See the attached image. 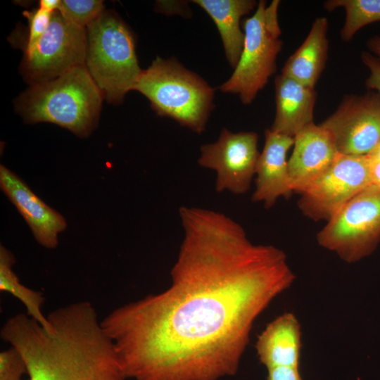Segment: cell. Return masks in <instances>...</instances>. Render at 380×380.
<instances>
[{"label": "cell", "instance_id": "cb8c5ba5", "mask_svg": "<svg viewBox=\"0 0 380 380\" xmlns=\"http://www.w3.org/2000/svg\"><path fill=\"white\" fill-rule=\"evenodd\" d=\"M360 57L369 70V76L365 81L367 89L380 94V58L369 51H363Z\"/></svg>", "mask_w": 380, "mask_h": 380}, {"label": "cell", "instance_id": "7a4b0ae2", "mask_svg": "<svg viewBox=\"0 0 380 380\" xmlns=\"http://www.w3.org/2000/svg\"><path fill=\"white\" fill-rule=\"evenodd\" d=\"M45 329L27 314L8 318L1 338L23 355L29 380H127L92 303L55 309Z\"/></svg>", "mask_w": 380, "mask_h": 380}, {"label": "cell", "instance_id": "4fadbf2b", "mask_svg": "<svg viewBox=\"0 0 380 380\" xmlns=\"http://www.w3.org/2000/svg\"><path fill=\"white\" fill-rule=\"evenodd\" d=\"M0 186L30 226L37 241L47 248L58 245V234L66 228L64 217L42 201L14 172L0 166Z\"/></svg>", "mask_w": 380, "mask_h": 380}, {"label": "cell", "instance_id": "83f0119b", "mask_svg": "<svg viewBox=\"0 0 380 380\" xmlns=\"http://www.w3.org/2000/svg\"><path fill=\"white\" fill-rule=\"evenodd\" d=\"M366 45L369 52L380 58V35L370 37Z\"/></svg>", "mask_w": 380, "mask_h": 380}, {"label": "cell", "instance_id": "7402d4cb", "mask_svg": "<svg viewBox=\"0 0 380 380\" xmlns=\"http://www.w3.org/2000/svg\"><path fill=\"white\" fill-rule=\"evenodd\" d=\"M53 13L39 8L31 11H25L23 13L28 20V33L24 48V56L32 52L38 40L46 31L50 25Z\"/></svg>", "mask_w": 380, "mask_h": 380}, {"label": "cell", "instance_id": "6da1fadb", "mask_svg": "<svg viewBox=\"0 0 380 380\" xmlns=\"http://www.w3.org/2000/svg\"><path fill=\"white\" fill-rule=\"evenodd\" d=\"M179 215L184 237L170 286L101 320L129 379L234 375L254 322L296 278L284 251L252 243L227 215L186 206Z\"/></svg>", "mask_w": 380, "mask_h": 380}, {"label": "cell", "instance_id": "52a82bcc", "mask_svg": "<svg viewBox=\"0 0 380 380\" xmlns=\"http://www.w3.org/2000/svg\"><path fill=\"white\" fill-rule=\"evenodd\" d=\"M318 243L348 263L370 255L380 241V187L369 185L319 232Z\"/></svg>", "mask_w": 380, "mask_h": 380}, {"label": "cell", "instance_id": "d6986e66", "mask_svg": "<svg viewBox=\"0 0 380 380\" xmlns=\"http://www.w3.org/2000/svg\"><path fill=\"white\" fill-rule=\"evenodd\" d=\"M15 262L13 254L2 245L0 247V290L18 298L25 307L27 314L45 329L50 322L42 312L44 297L39 292L21 284L12 267Z\"/></svg>", "mask_w": 380, "mask_h": 380}, {"label": "cell", "instance_id": "8992f818", "mask_svg": "<svg viewBox=\"0 0 380 380\" xmlns=\"http://www.w3.org/2000/svg\"><path fill=\"white\" fill-rule=\"evenodd\" d=\"M279 0L269 5L259 1L253 15L243 22L244 42L234 70L220 89L223 93L239 95L248 105L276 72L277 58L283 42L278 20Z\"/></svg>", "mask_w": 380, "mask_h": 380}, {"label": "cell", "instance_id": "7c38bea8", "mask_svg": "<svg viewBox=\"0 0 380 380\" xmlns=\"http://www.w3.org/2000/svg\"><path fill=\"white\" fill-rule=\"evenodd\" d=\"M288 160L291 190L301 194L332 164L338 154L329 133L320 125L310 124L294 137Z\"/></svg>", "mask_w": 380, "mask_h": 380}, {"label": "cell", "instance_id": "44dd1931", "mask_svg": "<svg viewBox=\"0 0 380 380\" xmlns=\"http://www.w3.org/2000/svg\"><path fill=\"white\" fill-rule=\"evenodd\" d=\"M58 11L68 20L86 28L105 8L100 0H63Z\"/></svg>", "mask_w": 380, "mask_h": 380}, {"label": "cell", "instance_id": "9c48e42d", "mask_svg": "<svg viewBox=\"0 0 380 380\" xmlns=\"http://www.w3.org/2000/svg\"><path fill=\"white\" fill-rule=\"evenodd\" d=\"M369 185L368 157L338 153L329 167L300 194L298 205L307 217L327 222Z\"/></svg>", "mask_w": 380, "mask_h": 380}, {"label": "cell", "instance_id": "3957f363", "mask_svg": "<svg viewBox=\"0 0 380 380\" xmlns=\"http://www.w3.org/2000/svg\"><path fill=\"white\" fill-rule=\"evenodd\" d=\"M104 99L85 66L30 85L15 101V108L28 123L51 122L80 137L96 126Z\"/></svg>", "mask_w": 380, "mask_h": 380}, {"label": "cell", "instance_id": "8fae6325", "mask_svg": "<svg viewBox=\"0 0 380 380\" xmlns=\"http://www.w3.org/2000/svg\"><path fill=\"white\" fill-rule=\"evenodd\" d=\"M320 125L329 133L339 153L369 155L380 141V94L369 90L346 96Z\"/></svg>", "mask_w": 380, "mask_h": 380}, {"label": "cell", "instance_id": "484cf974", "mask_svg": "<svg viewBox=\"0 0 380 380\" xmlns=\"http://www.w3.org/2000/svg\"><path fill=\"white\" fill-rule=\"evenodd\" d=\"M368 159L370 184L380 187V160H374L369 157Z\"/></svg>", "mask_w": 380, "mask_h": 380}, {"label": "cell", "instance_id": "603a6c76", "mask_svg": "<svg viewBox=\"0 0 380 380\" xmlns=\"http://www.w3.org/2000/svg\"><path fill=\"white\" fill-rule=\"evenodd\" d=\"M27 367L21 353L14 347L0 353V380H23Z\"/></svg>", "mask_w": 380, "mask_h": 380}, {"label": "cell", "instance_id": "5b68a950", "mask_svg": "<svg viewBox=\"0 0 380 380\" xmlns=\"http://www.w3.org/2000/svg\"><path fill=\"white\" fill-rule=\"evenodd\" d=\"M85 67L108 102L118 104L134 87L142 70L130 28L115 12L104 11L87 27Z\"/></svg>", "mask_w": 380, "mask_h": 380}, {"label": "cell", "instance_id": "277c9868", "mask_svg": "<svg viewBox=\"0 0 380 380\" xmlns=\"http://www.w3.org/2000/svg\"><path fill=\"white\" fill-rule=\"evenodd\" d=\"M160 116L201 134L213 108L214 89L176 59L157 57L142 70L134 87Z\"/></svg>", "mask_w": 380, "mask_h": 380}, {"label": "cell", "instance_id": "4316f807", "mask_svg": "<svg viewBox=\"0 0 380 380\" xmlns=\"http://www.w3.org/2000/svg\"><path fill=\"white\" fill-rule=\"evenodd\" d=\"M61 1L60 0H40L39 8L53 13L59 9Z\"/></svg>", "mask_w": 380, "mask_h": 380}, {"label": "cell", "instance_id": "f546056e", "mask_svg": "<svg viewBox=\"0 0 380 380\" xmlns=\"http://www.w3.org/2000/svg\"><path fill=\"white\" fill-rule=\"evenodd\" d=\"M26 380H29V379H26Z\"/></svg>", "mask_w": 380, "mask_h": 380}, {"label": "cell", "instance_id": "e0dca14e", "mask_svg": "<svg viewBox=\"0 0 380 380\" xmlns=\"http://www.w3.org/2000/svg\"><path fill=\"white\" fill-rule=\"evenodd\" d=\"M328 27L327 18H317L302 44L286 61L281 74L315 88L327 61Z\"/></svg>", "mask_w": 380, "mask_h": 380}, {"label": "cell", "instance_id": "ba28073f", "mask_svg": "<svg viewBox=\"0 0 380 380\" xmlns=\"http://www.w3.org/2000/svg\"><path fill=\"white\" fill-rule=\"evenodd\" d=\"M86 28L65 18L58 10L32 52L24 56L20 73L30 85L53 80L78 66H85Z\"/></svg>", "mask_w": 380, "mask_h": 380}, {"label": "cell", "instance_id": "d4e9b609", "mask_svg": "<svg viewBox=\"0 0 380 380\" xmlns=\"http://www.w3.org/2000/svg\"><path fill=\"white\" fill-rule=\"evenodd\" d=\"M267 380H302L299 368L277 367L267 369Z\"/></svg>", "mask_w": 380, "mask_h": 380}, {"label": "cell", "instance_id": "30bf717a", "mask_svg": "<svg viewBox=\"0 0 380 380\" xmlns=\"http://www.w3.org/2000/svg\"><path fill=\"white\" fill-rule=\"evenodd\" d=\"M255 132L222 129L218 139L201 147L198 163L216 173L215 189L240 195L249 189L260 153Z\"/></svg>", "mask_w": 380, "mask_h": 380}, {"label": "cell", "instance_id": "f1b7e54d", "mask_svg": "<svg viewBox=\"0 0 380 380\" xmlns=\"http://www.w3.org/2000/svg\"><path fill=\"white\" fill-rule=\"evenodd\" d=\"M372 159L380 160V141L374 149L367 155Z\"/></svg>", "mask_w": 380, "mask_h": 380}, {"label": "cell", "instance_id": "2e32d148", "mask_svg": "<svg viewBox=\"0 0 380 380\" xmlns=\"http://www.w3.org/2000/svg\"><path fill=\"white\" fill-rule=\"evenodd\" d=\"M255 349L267 369L277 367L299 368L301 349L300 324L293 312H285L258 336Z\"/></svg>", "mask_w": 380, "mask_h": 380}, {"label": "cell", "instance_id": "9a60e30c", "mask_svg": "<svg viewBox=\"0 0 380 380\" xmlns=\"http://www.w3.org/2000/svg\"><path fill=\"white\" fill-rule=\"evenodd\" d=\"M275 116L270 129L294 137L300 131L314 123L317 92L282 74L274 80Z\"/></svg>", "mask_w": 380, "mask_h": 380}, {"label": "cell", "instance_id": "ac0fdd59", "mask_svg": "<svg viewBox=\"0 0 380 380\" xmlns=\"http://www.w3.org/2000/svg\"><path fill=\"white\" fill-rule=\"evenodd\" d=\"M212 18L220 32L226 58L235 68L244 42V32L240 27L243 16L258 6L254 0H195Z\"/></svg>", "mask_w": 380, "mask_h": 380}, {"label": "cell", "instance_id": "5bb4252c", "mask_svg": "<svg viewBox=\"0 0 380 380\" xmlns=\"http://www.w3.org/2000/svg\"><path fill=\"white\" fill-rule=\"evenodd\" d=\"M293 142V137L270 129L265 131L264 147L256 165L253 201L262 202L265 208H270L279 197L291 196L293 191L290 186L286 155Z\"/></svg>", "mask_w": 380, "mask_h": 380}, {"label": "cell", "instance_id": "ffe728a7", "mask_svg": "<svg viewBox=\"0 0 380 380\" xmlns=\"http://www.w3.org/2000/svg\"><path fill=\"white\" fill-rule=\"evenodd\" d=\"M324 8L329 12L344 8L346 18L340 32L344 42H350L363 27L380 21V0H328Z\"/></svg>", "mask_w": 380, "mask_h": 380}]
</instances>
